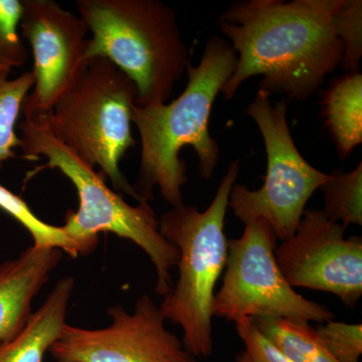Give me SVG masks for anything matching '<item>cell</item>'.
Segmentation results:
<instances>
[{"label": "cell", "mask_w": 362, "mask_h": 362, "mask_svg": "<svg viewBox=\"0 0 362 362\" xmlns=\"http://www.w3.org/2000/svg\"><path fill=\"white\" fill-rule=\"evenodd\" d=\"M324 207L321 211L328 220L346 230L349 226L362 225V164L354 170L335 169L320 187Z\"/></svg>", "instance_id": "obj_16"}, {"label": "cell", "mask_w": 362, "mask_h": 362, "mask_svg": "<svg viewBox=\"0 0 362 362\" xmlns=\"http://www.w3.org/2000/svg\"><path fill=\"white\" fill-rule=\"evenodd\" d=\"M338 0H242L218 21L238 57L221 92L230 101L245 81L262 76L259 89L305 101L341 65L334 28Z\"/></svg>", "instance_id": "obj_1"}, {"label": "cell", "mask_w": 362, "mask_h": 362, "mask_svg": "<svg viewBox=\"0 0 362 362\" xmlns=\"http://www.w3.org/2000/svg\"><path fill=\"white\" fill-rule=\"evenodd\" d=\"M0 209L25 226L32 235L35 246L57 247L66 252L73 258L80 256V249L64 233L61 226L49 225L40 220L25 201L1 185Z\"/></svg>", "instance_id": "obj_18"}, {"label": "cell", "mask_w": 362, "mask_h": 362, "mask_svg": "<svg viewBox=\"0 0 362 362\" xmlns=\"http://www.w3.org/2000/svg\"><path fill=\"white\" fill-rule=\"evenodd\" d=\"M238 57L223 37L213 35L204 45L199 65L187 69V84L170 103L134 106L132 124L140 135L139 173L133 185L142 201L153 199L158 187L164 201L173 207L182 206V187L187 182V163L180 158L185 146L194 149L199 173L213 176L220 160L218 143L209 133L214 100L235 71Z\"/></svg>", "instance_id": "obj_2"}, {"label": "cell", "mask_w": 362, "mask_h": 362, "mask_svg": "<svg viewBox=\"0 0 362 362\" xmlns=\"http://www.w3.org/2000/svg\"><path fill=\"white\" fill-rule=\"evenodd\" d=\"M92 37L85 62L109 59L134 82L136 106L168 103L187 75L189 52L175 11L159 0H78Z\"/></svg>", "instance_id": "obj_4"}, {"label": "cell", "mask_w": 362, "mask_h": 362, "mask_svg": "<svg viewBox=\"0 0 362 362\" xmlns=\"http://www.w3.org/2000/svg\"><path fill=\"white\" fill-rule=\"evenodd\" d=\"M23 11V1L0 0V68L11 70L28 61V49L18 33Z\"/></svg>", "instance_id": "obj_20"}, {"label": "cell", "mask_w": 362, "mask_h": 362, "mask_svg": "<svg viewBox=\"0 0 362 362\" xmlns=\"http://www.w3.org/2000/svg\"><path fill=\"white\" fill-rule=\"evenodd\" d=\"M334 28L343 45L342 68L349 74L358 73L362 57L361 0H338Z\"/></svg>", "instance_id": "obj_19"}, {"label": "cell", "mask_w": 362, "mask_h": 362, "mask_svg": "<svg viewBox=\"0 0 362 362\" xmlns=\"http://www.w3.org/2000/svg\"><path fill=\"white\" fill-rule=\"evenodd\" d=\"M239 239L228 240L221 287L214 293L211 313L226 320L283 318L325 323L335 318L327 307L295 291L276 259L277 237L267 221L245 225Z\"/></svg>", "instance_id": "obj_8"}, {"label": "cell", "mask_w": 362, "mask_h": 362, "mask_svg": "<svg viewBox=\"0 0 362 362\" xmlns=\"http://www.w3.org/2000/svg\"><path fill=\"white\" fill-rule=\"evenodd\" d=\"M63 257L57 247H32L0 264V343L16 337L33 314L32 304Z\"/></svg>", "instance_id": "obj_12"}, {"label": "cell", "mask_w": 362, "mask_h": 362, "mask_svg": "<svg viewBox=\"0 0 362 362\" xmlns=\"http://www.w3.org/2000/svg\"><path fill=\"white\" fill-rule=\"evenodd\" d=\"M235 328L244 349L237 354L235 362H293L256 327L252 318L238 320Z\"/></svg>", "instance_id": "obj_22"}, {"label": "cell", "mask_w": 362, "mask_h": 362, "mask_svg": "<svg viewBox=\"0 0 362 362\" xmlns=\"http://www.w3.org/2000/svg\"><path fill=\"white\" fill-rule=\"evenodd\" d=\"M11 69L0 68V169L2 164L16 156L21 146L16 127L23 110V102L35 85L32 71L11 78Z\"/></svg>", "instance_id": "obj_17"}, {"label": "cell", "mask_w": 362, "mask_h": 362, "mask_svg": "<svg viewBox=\"0 0 362 362\" xmlns=\"http://www.w3.org/2000/svg\"><path fill=\"white\" fill-rule=\"evenodd\" d=\"M246 114L256 122L265 143V180L257 190L235 183L228 207L245 225L267 221L277 239L284 242L296 232L307 202L328 180V173L300 154L288 126L286 100L273 103L270 95L259 90Z\"/></svg>", "instance_id": "obj_7"}, {"label": "cell", "mask_w": 362, "mask_h": 362, "mask_svg": "<svg viewBox=\"0 0 362 362\" xmlns=\"http://www.w3.org/2000/svg\"><path fill=\"white\" fill-rule=\"evenodd\" d=\"M239 173L240 160L235 159L206 211L182 204L159 221L161 235L180 252V276L159 308L166 320L180 326L185 349L197 359L207 358L214 351L211 307L228 259L225 218Z\"/></svg>", "instance_id": "obj_5"}, {"label": "cell", "mask_w": 362, "mask_h": 362, "mask_svg": "<svg viewBox=\"0 0 362 362\" xmlns=\"http://www.w3.org/2000/svg\"><path fill=\"white\" fill-rule=\"evenodd\" d=\"M326 125L342 158L362 142V75L337 78L323 99Z\"/></svg>", "instance_id": "obj_14"}, {"label": "cell", "mask_w": 362, "mask_h": 362, "mask_svg": "<svg viewBox=\"0 0 362 362\" xmlns=\"http://www.w3.org/2000/svg\"><path fill=\"white\" fill-rule=\"evenodd\" d=\"M345 230L322 211L305 209L296 232L276 247L275 256L293 288L331 293L354 308L362 296V239H345Z\"/></svg>", "instance_id": "obj_11"}, {"label": "cell", "mask_w": 362, "mask_h": 362, "mask_svg": "<svg viewBox=\"0 0 362 362\" xmlns=\"http://www.w3.org/2000/svg\"><path fill=\"white\" fill-rule=\"evenodd\" d=\"M134 82L109 59H90L82 76L47 117L52 135L90 168L99 166L117 192L142 202L119 168L135 146Z\"/></svg>", "instance_id": "obj_6"}, {"label": "cell", "mask_w": 362, "mask_h": 362, "mask_svg": "<svg viewBox=\"0 0 362 362\" xmlns=\"http://www.w3.org/2000/svg\"><path fill=\"white\" fill-rule=\"evenodd\" d=\"M75 279L59 280L44 304L33 312L23 329L0 343V362H44L45 354L62 337Z\"/></svg>", "instance_id": "obj_13"}, {"label": "cell", "mask_w": 362, "mask_h": 362, "mask_svg": "<svg viewBox=\"0 0 362 362\" xmlns=\"http://www.w3.org/2000/svg\"><path fill=\"white\" fill-rule=\"evenodd\" d=\"M254 324L293 362H338L317 337L315 328L303 320L255 318Z\"/></svg>", "instance_id": "obj_15"}, {"label": "cell", "mask_w": 362, "mask_h": 362, "mask_svg": "<svg viewBox=\"0 0 362 362\" xmlns=\"http://www.w3.org/2000/svg\"><path fill=\"white\" fill-rule=\"evenodd\" d=\"M323 346L338 362H359L362 354L361 323L330 320L315 328Z\"/></svg>", "instance_id": "obj_21"}, {"label": "cell", "mask_w": 362, "mask_h": 362, "mask_svg": "<svg viewBox=\"0 0 362 362\" xmlns=\"http://www.w3.org/2000/svg\"><path fill=\"white\" fill-rule=\"evenodd\" d=\"M110 325L86 329L66 324L49 349L56 362H197L182 340L165 327L166 319L148 295L133 313L122 305L107 311Z\"/></svg>", "instance_id": "obj_9"}, {"label": "cell", "mask_w": 362, "mask_h": 362, "mask_svg": "<svg viewBox=\"0 0 362 362\" xmlns=\"http://www.w3.org/2000/svg\"><path fill=\"white\" fill-rule=\"evenodd\" d=\"M23 6L20 28L32 47L35 85L21 113L25 119L47 118L85 70L89 30L52 0H25Z\"/></svg>", "instance_id": "obj_10"}, {"label": "cell", "mask_w": 362, "mask_h": 362, "mask_svg": "<svg viewBox=\"0 0 362 362\" xmlns=\"http://www.w3.org/2000/svg\"><path fill=\"white\" fill-rule=\"evenodd\" d=\"M21 146L28 160L47 159L45 168H57L77 189L78 211L66 214L62 230L78 247L81 256L96 249L101 233H115L141 247L156 270V292L165 296L173 288L171 269L177 266L180 252L159 230V221L148 202L128 204L122 195L107 185L103 173H97L69 147L52 135L47 118L25 119L18 125Z\"/></svg>", "instance_id": "obj_3"}]
</instances>
